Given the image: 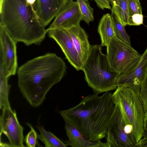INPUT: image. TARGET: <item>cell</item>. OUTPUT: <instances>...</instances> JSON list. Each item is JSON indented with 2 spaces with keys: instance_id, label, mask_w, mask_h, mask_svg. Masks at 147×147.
I'll return each mask as SVG.
<instances>
[{
  "instance_id": "1",
  "label": "cell",
  "mask_w": 147,
  "mask_h": 147,
  "mask_svg": "<svg viewBox=\"0 0 147 147\" xmlns=\"http://www.w3.org/2000/svg\"><path fill=\"white\" fill-rule=\"evenodd\" d=\"M66 68L63 60L53 53L28 61L16 72L18 86L23 97L32 106H40L51 88L61 81Z\"/></svg>"
},
{
  "instance_id": "2",
  "label": "cell",
  "mask_w": 147,
  "mask_h": 147,
  "mask_svg": "<svg viewBox=\"0 0 147 147\" xmlns=\"http://www.w3.org/2000/svg\"><path fill=\"white\" fill-rule=\"evenodd\" d=\"M90 94L76 106L59 113L64 121L74 125L87 140L100 141L107 136L115 105L113 93Z\"/></svg>"
},
{
  "instance_id": "3",
  "label": "cell",
  "mask_w": 147,
  "mask_h": 147,
  "mask_svg": "<svg viewBox=\"0 0 147 147\" xmlns=\"http://www.w3.org/2000/svg\"><path fill=\"white\" fill-rule=\"evenodd\" d=\"M0 13V24L17 42L39 45L45 39L47 29L26 0H5Z\"/></svg>"
},
{
  "instance_id": "4",
  "label": "cell",
  "mask_w": 147,
  "mask_h": 147,
  "mask_svg": "<svg viewBox=\"0 0 147 147\" xmlns=\"http://www.w3.org/2000/svg\"><path fill=\"white\" fill-rule=\"evenodd\" d=\"M100 45H92L82 70L88 86L95 93L109 92L116 89L120 74L111 67L107 54Z\"/></svg>"
},
{
  "instance_id": "5",
  "label": "cell",
  "mask_w": 147,
  "mask_h": 147,
  "mask_svg": "<svg viewBox=\"0 0 147 147\" xmlns=\"http://www.w3.org/2000/svg\"><path fill=\"white\" fill-rule=\"evenodd\" d=\"M113 97L120 111L125 130L132 132L137 143L142 138L144 132L145 112L139 95L132 88L121 86L117 87Z\"/></svg>"
},
{
  "instance_id": "6",
  "label": "cell",
  "mask_w": 147,
  "mask_h": 147,
  "mask_svg": "<svg viewBox=\"0 0 147 147\" xmlns=\"http://www.w3.org/2000/svg\"><path fill=\"white\" fill-rule=\"evenodd\" d=\"M107 47V55L110 65L120 75L134 68L141 56L131 45L116 36L112 38Z\"/></svg>"
},
{
  "instance_id": "7",
  "label": "cell",
  "mask_w": 147,
  "mask_h": 147,
  "mask_svg": "<svg viewBox=\"0 0 147 147\" xmlns=\"http://www.w3.org/2000/svg\"><path fill=\"white\" fill-rule=\"evenodd\" d=\"M0 117V136L4 135L7 142L6 147H24V128L20 123L15 110L11 107L2 109Z\"/></svg>"
},
{
  "instance_id": "8",
  "label": "cell",
  "mask_w": 147,
  "mask_h": 147,
  "mask_svg": "<svg viewBox=\"0 0 147 147\" xmlns=\"http://www.w3.org/2000/svg\"><path fill=\"white\" fill-rule=\"evenodd\" d=\"M106 137L107 147H136L137 143L125 131V124L116 105Z\"/></svg>"
},
{
  "instance_id": "9",
  "label": "cell",
  "mask_w": 147,
  "mask_h": 147,
  "mask_svg": "<svg viewBox=\"0 0 147 147\" xmlns=\"http://www.w3.org/2000/svg\"><path fill=\"white\" fill-rule=\"evenodd\" d=\"M17 43L0 24V62L8 77L15 75L17 71Z\"/></svg>"
},
{
  "instance_id": "10",
  "label": "cell",
  "mask_w": 147,
  "mask_h": 147,
  "mask_svg": "<svg viewBox=\"0 0 147 147\" xmlns=\"http://www.w3.org/2000/svg\"><path fill=\"white\" fill-rule=\"evenodd\" d=\"M47 32L49 36L59 46L69 63L76 70H82L83 63L74 47L68 30L57 28Z\"/></svg>"
},
{
  "instance_id": "11",
  "label": "cell",
  "mask_w": 147,
  "mask_h": 147,
  "mask_svg": "<svg viewBox=\"0 0 147 147\" xmlns=\"http://www.w3.org/2000/svg\"><path fill=\"white\" fill-rule=\"evenodd\" d=\"M82 15L76 1L68 0L47 30L57 29H69L80 26Z\"/></svg>"
},
{
  "instance_id": "12",
  "label": "cell",
  "mask_w": 147,
  "mask_h": 147,
  "mask_svg": "<svg viewBox=\"0 0 147 147\" xmlns=\"http://www.w3.org/2000/svg\"><path fill=\"white\" fill-rule=\"evenodd\" d=\"M147 71V47L135 67L128 72L120 75L118 86H125L134 90L139 95L142 82Z\"/></svg>"
},
{
  "instance_id": "13",
  "label": "cell",
  "mask_w": 147,
  "mask_h": 147,
  "mask_svg": "<svg viewBox=\"0 0 147 147\" xmlns=\"http://www.w3.org/2000/svg\"><path fill=\"white\" fill-rule=\"evenodd\" d=\"M67 0H36L35 9L45 27L56 17Z\"/></svg>"
},
{
  "instance_id": "14",
  "label": "cell",
  "mask_w": 147,
  "mask_h": 147,
  "mask_svg": "<svg viewBox=\"0 0 147 147\" xmlns=\"http://www.w3.org/2000/svg\"><path fill=\"white\" fill-rule=\"evenodd\" d=\"M68 30L83 64L88 57L91 46L88 41V36L80 26H74Z\"/></svg>"
},
{
  "instance_id": "15",
  "label": "cell",
  "mask_w": 147,
  "mask_h": 147,
  "mask_svg": "<svg viewBox=\"0 0 147 147\" xmlns=\"http://www.w3.org/2000/svg\"><path fill=\"white\" fill-rule=\"evenodd\" d=\"M64 121L65 128L68 139L64 142L67 146L72 147H100V141L92 142L87 140L74 125L68 121Z\"/></svg>"
},
{
  "instance_id": "16",
  "label": "cell",
  "mask_w": 147,
  "mask_h": 147,
  "mask_svg": "<svg viewBox=\"0 0 147 147\" xmlns=\"http://www.w3.org/2000/svg\"><path fill=\"white\" fill-rule=\"evenodd\" d=\"M102 47H107L111 39L116 36L111 15L107 13L104 15L100 20L98 27Z\"/></svg>"
},
{
  "instance_id": "17",
  "label": "cell",
  "mask_w": 147,
  "mask_h": 147,
  "mask_svg": "<svg viewBox=\"0 0 147 147\" xmlns=\"http://www.w3.org/2000/svg\"><path fill=\"white\" fill-rule=\"evenodd\" d=\"M9 77L3 68L0 67V108L10 107L9 99L10 85L8 84Z\"/></svg>"
},
{
  "instance_id": "18",
  "label": "cell",
  "mask_w": 147,
  "mask_h": 147,
  "mask_svg": "<svg viewBox=\"0 0 147 147\" xmlns=\"http://www.w3.org/2000/svg\"><path fill=\"white\" fill-rule=\"evenodd\" d=\"M40 133V139L46 147H67V146L53 133L46 130L40 125L36 126Z\"/></svg>"
},
{
  "instance_id": "19",
  "label": "cell",
  "mask_w": 147,
  "mask_h": 147,
  "mask_svg": "<svg viewBox=\"0 0 147 147\" xmlns=\"http://www.w3.org/2000/svg\"><path fill=\"white\" fill-rule=\"evenodd\" d=\"M111 16L116 36L119 39L131 45L130 37L127 33L125 26L121 22L119 17L112 8Z\"/></svg>"
},
{
  "instance_id": "20",
  "label": "cell",
  "mask_w": 147,
  "mask_h": 147,
  "mask_svg": "<svg viewBox=\"0 0 147 147\" xmlns=\"http://www.w3.org/2000/svg\"><path fill=\"white\" fill-rule=\"evenodd\" d=\"M123 24L125 26L128 25L129 18L127 0H118L112 5Z\"/></svg>"
},
{
  "instance_id": "21",
  "label": "cell",
  "mask_w": 147,
  "mask_h": 147,
  "mask_svg": "<svg viewBox=\"0 0 147 147\" xmlns=\"http://www.w3.org/2000/svg\"><path fill=\"white\" fill-rule=\"evenodd\" d=\"M82 15V20L89 24L94 21L93 9L88 0H76Z\"/></svg>"
},
{
  "instance_id": "22",
  "label": "cell",
  "mask_w": 147,
  "mask_h": 147,
  "mask_svg": "<svg viewBox=\"0 0 147 147\" xmlns=\"http://www.w3.org/2000/svg\"><path fill=\"white\" fill-rule=\"evenodd\" d=\"M26 124L30 129V130L26 135L24 141L27 146L34 147L37 143V139H40V136L30 124L26 123Z\"/></svg>"
},
{
  "instance_id": "23",
  "label": "cell",
  "mask_w": 147,
  "mask_h": 147,
  "mask_svg": "<svg viewBox=\"0 0 147 147\" xmlns=\"http://www.w3.org/2000/svg\"><path fill=\"white\" fill-rule=\"evenodd\" d=\"M127 3L129 14L128 25L133 15L142 14V9L140 0H127Z\"/></svg>"
},
{
  "instance_id": "24",
  "label": "cell",
  "mask_w": 147,
  "mask_h": 147,
  "mask_svg": "<svg viewBox=\"0 0 147 147\" xmlns=\"http://www.w3.org/2000/svg\"><path fill=\"white\" fill-rule=\"evenodd\" d=\"M139 96L145 112L147 111V71L141 84Z\"/></svg>"
},
{
  "instance_id": "25",
  "label": "cell",
  "mask_w": 147,
  "mask_h": 147,
  "mask_svg": "<svg viewBox=\"0 0 147 147\" xmlns=\"http://www.w3.org/2000/svg\"><path fill=\"white\" fill-rule=\"evenodd\" d=\"M143 16L142 14H136L131 17L129 26H139L143 23Z\"/></svg>"
},
{
  "instance_id": "26",
  "label": "cell",
  "mask_w": 147,
  "mask_h": 147,
  "mask_svg": "<svg viewBox=\"0 0 147 147\" xmlns=\"http://www.w3.org/2000/svg\"><path fill=\"white\" fill-rule=\"evenodd\" d=\"M99 7L102 9H111L108 0H94Z\"/></svg>"
},
{
  "instance_id": "27",
  "label": "cell",
  "mask_w": 147,
  "mask_h": 147,
  "mask_svg": "<svg viewBox=\"0 0 147 147\" xmlns=\"http://www.w3.org/2000/svg\"><path fill=\"white\" fill-rule=\"evenodd\" d=\"M136 147H147V138H142L136 144Z\"/></svg>"
},
{
  "instance_id": "28",
  "label": "cell",
  "mask_w": 147,
  "mask_h": 147,
  "mask_svg": "<svg viewBox=\"0 0 147 147\" xmlns=\"http://www.w3.org/2000/svg\"><path fill=\"white\" fill-rule=\"evenodd\" d=\"M143 125L144 131H147V111L144 114Z\"/></svg>"
},
{
  "instance_id": "29",
  "label": "cell",
  "mask_w": 147,
  "mask_h": 147,
  "mask_svg": "<svg viewBox=\"0 0 147 147\" xmlns=\"http://www.w3.org/2000/svg\"><path fill=\"white\" fill-rule=\"evenodd\" d=\"M27 2L30 4L33 5L36 0H26Z\"/></svg>"
},
{
  "instance_id": "30",
  "label": "cell",
  "mask_w": 147,
  "mask_h": 147,
  "mask_svg": "<svg viewBox=\"0 0 147 147\" xmlns=\"http://www.w3.org/2000/svg\"><path fill=\"white\" fill-rule=\"evenodd\" d=\"M110 3L112 5H113V3L118 0H108Z\"/></svg>"
},
{
  "instance_id": "31",
  "label": "cell",
  "mask_w": 147,
  "mask_h": 147,
  "mask_svg": "<svg viewBox=\"0 0 147 147\" xmlns=\"http://www.w3.org/2000/svg\"><path fill=\"white\" fill-rule=\"evenodd\" d=\"M5 0H0V10L1 9Z\"/></svg>"
},
{
  "instance_id": "32",
  "label": "cell",
  "mask_w": 147,
  "mask_h": 147,
  "mask_svg": "<svg viewBox=\"0 0 147 147\" xmlns=\"http://www.w3.org/2000/svg\"><path fill=\"white\" fill-rule=\"evenodd\" d=\"M142 138H147V131L144 132V134Z\"/></svg>"
}]
</instances>
